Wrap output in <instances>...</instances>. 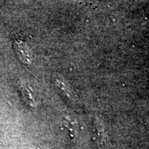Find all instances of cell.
Instances as JSON below:
<instances>
[{
  "label": "cell",
  "instance_id": "1",
  "mask_svg": "<svg viewBox=\"0 0 149 149\" xmlns=\"http://www.w3.org/2000/svg\"><path fill=\"white\" fill-rule=\"evenodd\" d=\"M95 127L97 128V139L99 144L102 145V146L107 145L108 143H109L108 136L104 129L103 126L102 125L101 123L99 122L98 120L95 121Z\"/></svg>",
  "mask_w": 149,
  "mask_h": 149
},
{
  "label": "cell",
  "instance_id": "2",
  "mask_svg": "<svg viewBox=\"0 0 149 149\" xmlns=\"http://www.w3.org/2000/svg\"><path fill=\"white\" fill-rule=\"evenodd\" d=\"M66 127L68 128L69 131L71 133L72 136H74L77 133V127H76L75 124L73 122H71L70 120H67L66 123Z\"/></svg>",
  "mask_w": 149,
  "mask_h": 149
}]
</instances>
